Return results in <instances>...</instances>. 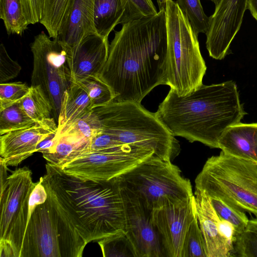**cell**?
<instances>
[{
    "label": "cell",
    "mask_w": 257,
    "mask_h": 257,
    "mask_svg": "<svg viewBox=\"0 0 257 257\" xmlns=\"http://www.w3.org/2000/svg\"><path fill=\"white\" fill-rule=\"evenodd\" d=\"M154 154L152 150L124 144L89 151L63 166L66 174L83 180L108 181L117 177Z\"/></svg>",
    "instance_id": "obj_11"
},
{
    "label": "cell",
    "mask_w": 257,
    "mask_h": 257,
    "mask_svg": "<svg viewBox=\"0 0 257 257\" xmlns=\"http://www.w3.org/2000/svg\"><path fill=\"white\" fill-rule=\"evenodd\" d=\"M45 167L39 180L87 243L125 233L123 203L115 178L83 180L50 163Z\"/></svg>",
    "instance_id": "obj_2"
},
{
    "label": "cell",
    "mask_w": 257,
    "mask_h": 257,
    "mask_svg": "<svg viewBox=\"0 0 257 257\" xmlns=\"http://www.w3.org/2000/svg\"><path fill=\"white\" fill-rule=\"evenodd\" d=\"M20 102L0 111V135L36 124L25 111Z\"/></svg>",
    "instance_id": "obj_26"
},
{
    "label": "cell",
    "mask_w": 257,
    "mask_h": 257,
    "mask_svg": "<svg viewBox=\"0 0 257 257\" xmlns=\"http://www.w3.org/2000/svg\"><path fill=\"white\" fill-rule=\"evenodd\" d=\"M124 13L122 0H95L93 23L97 34L108 38L116 25H122Z\"/></svg>",
    "instance_id": "obj_23"
},
{
    "label": "cell",
    "mask_w": 257,
    "mask_h": 257,
    "mask_svg": "<svg viewBox=\"0 0 257 257\" xmlns=\"http://www.w3.org/2000/svg\"><path fill=\"white\" fill-rule=\"evenodd\" d=\"M87 244L48 194L30 216L21 257H81Z\"/></svg>",
    "instance_id": "obj_7"
},
{
    "label": "cell",
    "mask_w": 257,
    "mask_h": 257,
    "mask_svg": "<svg viewBox=\"0 0 257 257\" xmlns=\"http://www.w3.org/2000/svg\"><path fill=\"white\" fill-rule=\"evenodd\" d=\"M0 18L9 35L22 36L29 25L24 15L21 0H0Z\"/></svg>",
    "instance_id": "obj_25"
},
{
    "label": "cell",
    "mask_w": 257,
    "mask_h": 257,
    "mask_svg": "<svg viewBox=\"0 0 257 257\" xmlns=\"http://www.w3.org/2000/svg\"><path fill=\"white\" fill-rule=\"evenodd\" d=\"M183 257H207L204 240L196 212L187 233Z\"/></svg>",
    "instance_id": "obj_31"
},
{
    "label": "cell",
    "mask_w": 257,
    "mask_h": 257,
    "mask_svg": "<svg viewBox=\"0 0 257 257\" xmlns=\"http://www.w3.org/2000/svg\"><path fill=\"white\" fill-rule=\"evenodd\" d=\"M248 0H220L214 13L209 17L206 46L209 56L216 60L223 59L238 32Z\"/></svg>",
    "instance_id": "obj_14"
},
{
    "label": "cell",
    "mask_w": 257,
    "mask_h": 257,
    "mask_svg": "<svg viewBox=\"0 0 257 257\" xmlns=\"http://www.w3.org/2000/svg\"><path fill=\"white\" fill-rule=\"evenodd\" d=\"M27 166L9 175L6 186L1 192L0 244L9 245L14 257H21L29 218L30 195L37 184Z\"/></svg>",
    "instance_id": "obj_10"
},
{
    "label": "cell",
    "mask_w": 257,
    "mask_h": 257,
    "mask_svg": "<svg viewBox=\"0 0 257 257\" xmlns=\"http://www.w3.org/2000/svg\"><path fill=\"white\" fill-rule=\"evenodd\" d=\"M247 10L249 11L253 18L257 21V0H248Z\"/></svg>",
    "instance_id": "obj_41"
},
{
    "label": "cell",
    "mask_w": 257,
    "mask_h": 257,
    "mask_svg": "<svg viewBox=\"0 0 257 257\" xmlns=\"http://www.w3.org/2000/svg\"><path fill=\"white\" fill-rule=\"evenodd\" d=\"M56 137L54 145L42 156L48 163L59 168L90 150V140L65 133L56 134Z\"/></svg>",
    "instance_id": "obj_21"
},
{
    "label": "cell",
    "mask_w": 257,
    "mask_h": 257,
    "mask_svg": "<svg viewBox=\"0 0 257 257\" xmlns=\"http://www.w3.org/2000/svg\"><path fill=\"white\" fill-rule=\"evenodd\" d=\"M24 15L28 25L40 23L46 0H21Z\"/></svg>",
    "instance_id": "obj_37"
},
{
    "label": "cell",
    "mask_w": 257,
    "mask_h": 257,
    "mask_svg": "<svg viewBox=\"0 0 257 257\" xmlns=\"http://www.w3.org/2000/svg\"><path fill=\"white\" fill-rule=\"evenodd\" d=\"M105 257L133 256L134 253L124 232L114 234L97 241Z\"/></svg>",
    "instance_id": "obj_30"
},
{
    "label": "cell",
    "mask_w": 257,
    "mask_h": 257,
    "mask_svg": "<svg viewBox=\"0 0 257 257\" xmlns=\"http://www.w3.org/2000/svg\"><path fill=\"white\" fill-rule=\"evenodd\" d=\"M125 10L123 24L158 13L152 0H122Z\"/></svg>",
    "instance_id": "obj_35"
},
{
    "label": "cell",
    "mask_w": 257,
    "mask_h": 257,
    "mask_svg": "<svg viewBox=\"0 0 257 257\" xmlns=\"http://www.w3.org/2000/svg\"><path fill=\"white\" fill-rule=\"evenodd\" d=\"M176 3L196 34H205L209 26L210 20L203 11L200 0H177Z\"/></svg>",
    "instance_id": "obj_29"
},
{
    "label": "cell",
    "mask_w": 257,
    "mask_h": 257,
    "mask_svg": "<svg viewBox=\"0 0 257 257\" xmlns=\"http://www.w3.org/2000/svg\"><path fill=\"white\" fill-rule=\"evenodd\" d=\"M167 34L165 10L133 20L115 31L98 77L115 101L141 103L155 87L165 85Z\"/></svg>",
    "instance_id": "obj_1"
},
{
    "label": "cell",
    "mask_w": 257,
    "mask_h": 257,
    "mask_svg": "<svg viewBox=\"0 0 257 257\" xmlns=\"http://www.w3.org/2000/svg\"><path fill=\"white\" fill-rule=\"evenodd\" d=\"M102 130L124 144L152 150L154 155L172 162L181 151L179 141L141 103L115 101L96 107Z\"/></svg>",
    "instance_id": "obj_4"
},
{
    "label": "cell",
    "mask_w": 257,
    "mask_h": 257,
    "mask_svg": "<svg viewBox=\"0 0 257 257\" xmlns=\"http://www.w3.org/2000/svg\"><path fill=\"white\" fill-rule=\"evenodd\" d=\"M91 98L78 82L72 81L64 92L58 119L56 135L61 134L73 123L93 111Z\"/></svg>",
    "instance_id": "obj_20"
},
{
    "label": "cell",
    "mask_w": 257,
    "mask_h": 257,
    "mask_svg": "<svg viewBox=\"0 0 257 257\" xmlns=\"http://www.w3.org/2000/svg\"><path fill=\"white\" fill-rule=\"evenodd\" d=\"M21 66L8 54L3 44L0 45V82L5 83L16 77L21 70Z\"/></svg>",
    "instance_id": "obj_36"
},
{
    "label": "cell",
    "mask_w": 257,
    "mask_h": 257,
    "mask_svg": "<svg viewBox=\"0 0 257 257\" xmlns=\"http://www.w3.org/2000/svg\"><path fill=\"white\" fill-rule=\"evenodd\" d=\"M42 31L30 44L33 57L31 85H39L52 105L58 121L62 96L72 83L67 53L58 37Z\"/></svg>",
    "instance_id": "obj_9"
},
{
    "label": "cell",
    "mask_w": 257,
    "mask_h": 257,
    "mask_svg": "<svg viewBox=\"0 0 257 257\" xmlns=\"http://www.w3.org/2000/svg\"><path fill=\"white\" fill-rule=\"evenodd\" d=\"M56 133V130L36 123L1 135V157L8 166H17L37 152V147L41 142Z\"/></svg>",
    "instance_id": "obj_17"
},
{
    "label": "cell",
    "mask_w": 257,
    "mask_h": 257,
    "mask_svg": "<svg viewBox=\"0 0 257 257\" xmlns=\"http://www.w3.org/2000/svg\"><path fill=\"white\" fill-rule=\"evenodd\" d=\"M30 86L20 81L0 84V111L20 102L27 94Z\"/></svg>",
    "instance_id": "obj_34"
},
{
    "label": "cell",
    "mask_w": 257,
    "mask_h": 257,
    "mask_svg": "<svg viewBox=\"0 0 257 257\" xmlns=\"http://www.w3.org/2000/svg\"><path fill=\"white\" fill-rule=\"evenodd\" d=\"M73 0H46L40 21L51 38H57L69 18Z\"/></svg>",
    "instance_id": "obj_24"
},
{
    "label": "cell",
    "mask_w": 257,
    "mask_h": 257,
    "mask_svg": "<svg viewBox=\"0 0 257 257\" xmlns=\"http://www.w3.org/2000/svg\"><path fill=\"white\" fill-rule=\"evenodd\" d=\"M115 179L152 210L194 195L190 180L182 175L179 168L154 154Z\"/></svg>",
    "instance_id": "obj_8"
},
{
    "label": "cell",
    "mask_w": 257,
    "mask_h": 257,
    "mask_svg": "<svg viewBox=\"0 0 257 257\" xmlns=\"http://www.w3.org/2000/svg\"><path fill=\"white\" fill-rule=\"evenodd\" d=\"M119 186L124 210V233L134 257H165L152 221V210L135 194Z\"/></svg>",
    "instance_id": "obj_12"
},
{
    "label": "cell",
    "mask_w": 257,
    "mask_h": 257,
    "mask_svg": "<svg viewBox=\"0 0 257 257\" xmlns=\"http://www.w3.org/2000/svg\"><path fill=\"white\" fill-rule=\"evenodd\" d=\"M195 214L194 195L188 200L152 210V221L165 257H183L185 238Z\"/></svg>",
    "instance_id": "obj_13"
},
{
    "label": "cell",
    "mask_w": 257,
    "mask_h": 257,
    "mask_svg": "<svg viewBox=\"0 0 257 257\" xmlns=\"http://www.w3.org/2000/svg\"><path fill=\"white\" fill-rule=\"evenodd\" d=\"M218 146L228 155L257 165V123L240 122L230 126L220 138Z\"/></svg>",
    "instance_id": "obj_18"
},
{
    "label": "cell",
    "mask_w": 257,
    "mask_h": 257,
    "mask_svg": "<svg viewBox=\"0 0 257 257\" xmlns=\"http://www.w3.org/2000/svg\"><path fill=\"white\" fill-rule=\"evenodd\" d=\"M159 11L165 10L167 0H157Z\"/></svg>",
    "instance_id": "obj_42"
},
{
    "label": "cell",
    "mask_w": 257,
    "mask_h": 257,
    "mask_svg": "<svg viewBox=\"0 0 257 257\" xmlns=\"http://www.w3.org/2000/svg\"><path fill=\"white\" fill-rule=\"evenodd\" d=\"M101 130L99 119L93 111L73 123L62 134H71L90 140Z\"/></svg>",
    "instance_id": "obj_32"
},
{
    "label": "cell",
    "mask_w": 257,
    "mask_h": 257,
    "mask_svg": "<svg viewBox=\"0 0 257 257\" xmlns=\"http://www.w3.org/2000/svg\"><path fill=\"white\" fill-rule=\"evenodd\" d=\"M196 212L204 240L207 257H231L237 233L229 222L220 217L210 198L195 190Z\"/></svg>",
    "instance_id": "obj_15"
},
{
    "label": "cell",
    "mask_w": 257,
    "mask_h": 257,
    "mask_svg": "<svg viewBox=\"0 0 257 257\" xmlns=\"http://www.w3.org/2000/svg\"><path fill=\"white\" fill-rule=\"evenodd\" d=\"M0 164H1V191H3L5 188L7 180L8 178V175L7 173L8 166L2 157L0 158Z\"/></svg>",
    "instance_id": "obj_40"
},
{
    "label": "cell",
    "mask_w": 257,
    "mask_h": 257,
    "mask_svg": "<svg viewBox=\"0 0 257 257\" xmlns=\"http://www.w3.org/2000/svg\"><path fill=\"white\" fill-rule=\"evenodd\" d=\"M48 197L47 192L40 180L33 190L29 202V217L35 210L36 206L45 202Z\"/></svg>",
    "instance_id": "obj_39"
},
{
    "label": "cell",
    "mask_w": 257,
    "mask_h": 257,
    "mask_svg": "<svg viewBox=\"0 0 257 257\" xmlns=\"http://www.w3.org/2000/svg\"><path fill=\"white\" fill-rule=\"evenodd\" d=\"M91 99L94 108L114 100V95L109 87L98 76H90L79 81Z\"/></svg>",
    "instance_id": "obj_28"
},
{
    "label": "cell",
    "mask_w": 257,
    "mask_h": 257,
    "mask_svg": "<svg viewBox=\"0 0 257 257\" xmlns=\"http://www.w3.org/2000/svg\"><path fill=\"white\" fill-rule=\"evenodd\" d=\"M232 256L257 257V217L249 219L244 229L236 236Z\"/></svg>",
    "instance_id": "obj_27"
},
{
    "label": "cell",
    "mask_w": 257,
    "mask_h": 257,
    "mask_svg": "<svg viewBox=\"0 0 257 257\" xmlns=\"http://www.w3.org/2000/svg\"><path fill=\"white\" fill-rule=\"evenodd\" d=\"M95 0H73L67 22L58 36L66 50L97 34L93 23Z\"/></svg>",
    "instance_id": "obj_19"
},
{
    "label": "cell",
    "mask_w": 257,
    "mask_h": 257,
    "mask_svg": "<svg viewBox=\"0 0 257 257\" xmlns=\"http://www.w3.org/2000/svg\"><path fill=\"white\" fill-rule=\"evenodd\" d=\"M208 1H211L212 2H213L215 4V6H217L220 1V0H208Z\"/></svg>",
    "instance_id": "obj_43"
},
{
    "label": "cell",
    "mask_w": 257,
    "mask_h": 257,
    "mask_svg": "<svg viewBox=\"0 0 257 257\" xmlns=\"http://www.w3.org/2000/svg\"><path fill=\"white\" fill-rule=\"evenodd\" d=\"M165 13V85L178 95L185 96L203 84L207 67L201 54L198 35L176 2L167 0Z\"/></svg>",
    "instance_id": "obj_5"
},
{
    "label": "cell",
    "mask_w": 257,
    "mask_h": 257,
    "mask_svg": "<svg viewBox=\"0 0 257 257\" xmlns=\"http://www.w3.org/2000/svg\"><path fill=\"white\" fill-rule=\"evenodd\" d=\"M155 114L174 136L219 148L224 132L240 122L247 113L236 83L230 80L202 84L182 96L170 89Z\"/></svg>",
    "instance_id": "obj_3"
},
{
    "label": "cell",
    "mask_w": 257,
    "mask_h": 257,
    "mask_svg": "<svg viewBox=\"0 0 257 257\" xmlns=\"http://www.w3.org/2000/svg\"><path fill=\"white\" fill-rule=\"evenodd\" d=\"M210 199L219 216L232 224L237 235L240 233L246 226L249 220L245 212L236 209L218 199Z\"/></svg>",
    "instance_id": "obj_33"
},
{
    "label": "cell",
    "mask_w": 257,
    "mask_h": 257,
    "mask_svg": "<svg viewBox=\"0 0 257 257\" xmlns=\"http://www.w3.org/2000/svg\"><path fill=\"white\" fill-rule=\"evenodd\" d=\"M124 145L113 136L101 130L90 140V150H105Z\"/></svg>",
    "instance_id": "obj_38"
},
{
    "label": "cell",
    "mask_w": 257,
    "mask_h": 257,
    "mask_svg": "<svg viewBox=\"0 0 257 257\" xmlns=\"http://www.w3.org/2000/svg\"><path fill=\"white\" fill-rule=\"evenodd\" d=\"M109 47L108 38L94 34L66 50L72 81L98 76L107 61Z\"/></svg>",
    "instance_id": "obj_16"
},
{
    "label": "cell",
    "mask_w": 257,
    "mask_h": 257,
    "mask_svg": "<svg viewBox=\"0 0 257 257\" xmlns=\"http://www.w3.org/2000/svg\"><path fill=\"white\" fill-rule=\"evenodd\" d=\"M195 190L257 217V165L221 151L209 158L195 179Z\"/></svg>",
    "instance_id": "obj_6"
},
{
    "label": "cell",
    "mask_w": 257,
    "mask_h": 257,
    "mask_svg": "<svg viewBox=\"0 0 257 257\" xmlns=\"http://www.w3.org/2000/svg\"><path fill=\"white\" fill-rule=\"evenodd\" d=\"M20 102L25 111L36 123L57 131L52 105L39 85H31L29 92Z\"/></svg>",
    "instance_id": "obj_22"
}]
</instances>
